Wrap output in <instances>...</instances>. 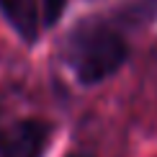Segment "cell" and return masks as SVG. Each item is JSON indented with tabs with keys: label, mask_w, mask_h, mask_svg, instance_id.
Wrapping results in <instances>:
<instances>
[{
	"label": "cell",
	"mask_w": 157,
	"mask_h": 157,
	"mask_svg": "<svg viewBox=\"0 0 157 157\" xmlns=\"http://www.w3.org/2000/svg\"><path fill=\"white\" fill-rule=\"evenodd\" d=\"M70 157H90V155H70Z\"/></svg>",
	"instance_id": "cell-5"
},
{
	"label": "cell",
	"mask_w": 157,
	"mask_h": 157,
	"mask_svg": "<svg viewBox=\"0 0 157 157\" xmlns=\"http://www.w3.org/2000/svg\"><path fill=\"white\" fill-rule=\"evenodd\" d=\"M129 47L116 29L103 21H82L72 29L64 47V59L75 77L85 85H95L113 75L124 64Z\"/></svg>",
	"instance_id": "cell-1"
},
{
	"label": "cell",
	"mask_w": 157,
	"mask_h": 157,
	"mask_svg": "<svg viewBox=\"0 0 157 157\" xmlns=\"http://www.w3.org/2000/svg\"><path fill=\"white\" fill-rule=\"evenodd\" d=\"M49 144L44 121H18L0 132V157H41Z\"/></svg>",
	"instance_id": "cell-2"
},
{
	"label": "cell",
	"mask_w": 157,
	"mask_h": 157,
	"mask_svg": "<svg viewBox=\"0 0 157 157\" xmlns=\"http://www.w3.org/2000/svg\"><path fill=\"white\" fill-rule=\"evenodd\" d=\"M5 18L26 41H36L39 36V10L36 0H0Z\"/></svg>",
	"instance_id": "cell-3"
},
{
	"label": "cell",
	"mask_w": 157,
	"mask_h": 157,
	"mask_svg": "<svg viewBox=\"0 0 157 157\" xmlns=\"http://www.w3.org/2000/svg\"><path fill=\"white\" fill-rule=\"evenodd\" d=\"M64 3L67 0H41V21L44 23H57L59 21V16H62V10H64Z\"/></svg>",
	"instance_id": "cell-4"
}]
</instances>
